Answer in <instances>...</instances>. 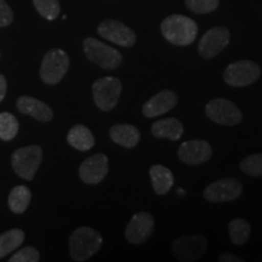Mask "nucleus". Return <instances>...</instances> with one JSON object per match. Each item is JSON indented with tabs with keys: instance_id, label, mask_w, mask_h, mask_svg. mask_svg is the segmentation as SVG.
Listing matches in <instances>:
<instances>
[{
	"instance_id": "nucleus-1",
	"label": "nucleus",
	"mask_w": 262,
	"mask_h": 262,
	"mask_svg": "<svg viewBox=\"0 0 262 262\" xmlns=\"http://www.w3.org/2000/svg\"><path fill=\"white\" fill-rule=\"evenodd\" d=\"M163 37L179 47H187L195 40L198 26L192 18L183 15H170L160 26Z\"/></svg>"
},
{
	"instance_id": "nucleus-2",
	"label": "nucleus",
	"mask_w": 262,
	"mask_h": 262,
	"mask_svg": "<svg viewBox=\"0 0 262 262\" xmlns=\"http://www.w3.org/2000/svg\"><path fill=\"white\" fill-rule=\"evenodd\" d=\"M102 242V235L94 228H77L70 237L71 257L78 262L86 261L100 250Z\"/></svg>"
},
{
	"instance_id": "nucleus-3",
	"label": "nucleus",
	"mask_w": 262,
	"mask_h": 262,
	"mask_svg": "<svg viewBox=\"0 0 262 262\" xmlns=\"http://www.w3.org/2000/svg\"><path fill=\"white\" fill-rule=\"evenodd\" d=\"M86 57L103 70H116L123 62L119 51L95 38H86L83 44Z\"/></svg>"
},
{
	"instance_id": "nucleus-4",
	"label": "nucleus",
	"mask_w": 262,
	"mask_h": 262,
	"mask_svg": "<svg viewBox=\"0 0 262 262\" xmlns=\"http://www.w3.org/2000/svg\"><path fill=\"white\" fill-rule=\"evenodd\" d=\"M70 70V57L61 49H52L45 54L40 66V78L44 83L55 85L63 79Z\"/></svg>"
},
{
	"instance_id": "nucleus-5",
	"label": "nucleus",
	"mask_w": 262,
	"mask_h": 262,
	"mask_svg": "<svg viewBox=\"0 0 262 262\" xmlns=\"http://www.w3.org/2000/svg\"><path fill=\"white\" fill-rule=\"evenodd\" d=\"M42 159V149L39 146H27L15 150L11 158L12 168L19 178L32 181Z\"/></svg>"
},
{
	"instance_id": "nucleus-6",
	"label": "nucleus",
	"mask_w": 262,
	"mask_h": 262,
	"mask_svg": "<svg viewBox=\"0 0 262 262\" xmlns=\"http://www.w3.org/2000/svg\"><path fill=\"white\" fill-rule=\"evenodd\" d=\"M122 93V81L114 77H103L93 84V95L96 106L110 112L117 106Z\"/></svg>"
},
{
	"instance_id": "nucleus-7",
	"label": "nucleus",
	"mask_w": 262,
	"mask_h": 262,
	"mask_svg": "<svg viewBox=\"0 0 262 262\" xmlns=\"http://www.w3.org/2000/svg\"><path fill=\"white\" fill-rule=\"evenodd\" d=\"M261 75V68L253 61L242 60L228 64L224 73L225 83L233 88H243L255 83Z\"/></svg>"
},
{
	"instance_id": "nucleus-8",
	"label": "nucleus",
	"mask_w": 262,
	"mask_h": 262,
	"mask_svg": "<svg viewBox=\"0 0 262 262\" xmlns=\"http://www.w3.org/2000/svg\"><path fill=\"white\" fill-rule=\"evenodd\" d=\"M205 113L211 122L226 126L237 125L243 119L239 108L226 98H214L209 101L205 106Z\"/></svg>"
},
{
	"instance_id": "nucleus-9",
	"label": "nucleus",
	"mask_w": 262,
	"mask_h": 262,
	"mask_svg": "<svg viewBox=\"0 0 262 262\" xmlns=\"http://www.w3.org/2000/svg\"><path fill=\"white\" fill-rule=\"evenodd\" d=\"M208 248V242L204 237L198 234L186 235L172 242L171 251L179 261L199 260Z\"/></svg>"
},
{
	"instance_id": "nucleus-10",
	"label": "nucleus",
	"mask_w": 262,
	"mask_h": 262,
	"mask_svg": "<svg viewBox=\"0 0 262 262\" xmlns=\"http://www.w3.org/2000/svg\"><path fill=\"white\" fill-rule=\"evenodd\" d=\"M243 191L241 181L235 179H221L206 186L204 189V198L209 202L224 203L232 202L239 198Z\"/></svg>"
},
{
	"instance_id": "nucleus-11",
	"label": "nucleus",
	"mask_w": 262,
	"mask_h": 262,
	"mask_svg": "<svg viewBox=\"0 0 262 262\" xmlns=\"http://www.w3.org/2000/svg\"><path fill=\"white\" fill-rule=\"evenodd\" d=\"M229 39H231V33L227 28L214 27L209 29L199 40V55L206 60L217 56L227 47Z\"/></svg>"
},
{
	"instance_id": "nucleus-12",
	"label": "nucleus",
	"mask_w": 262,
	"mask_h": 262,
	"mask_svg": "<svg viewBox=\"0 0 262 262\" xmlns=\"http://www.w3.org/2000/svg\"><path fill=\"white\" fill-rule=\"evenodd\" d=\"M155 231V217L147 211L137 212L131 217L125 229V238L131 244H142Z\"/></svg>"
},
{
	"instance_id": "nucleus-13",
	"label": "nucleus",
	"mask_w": 262,
	"mask_h": 262,
	"mask_svg": "<svg viewBox=\"0 0 262 262\" xmlns=\"http://www.w3.org/2000/svg\"><path fill=\"white\" fill-rule=\"evenodd\" d=\"M98 34L124 48H131L136 42L135 32L116 19H106L101 22V25L98 26Z\"/></svg>"
},
{
	"instance_id": "nucleus-14",
	"label": "nucleus",
	"mask_w": 262,
	"mask_h": 262,
	"mask_svg": "<svg viewBox=\"0 0 262 262\" xmlns=\"http://www.w3.org/2000/svg\"><path fill=\"white\" fill-rule=\"evenodd\" d=\"M110 166L108 158L103 153H97L89 157L81 163L79 168L80 180L88 185H97L106 178Z\"/></svg>"
},
{
	"instance_id": "nucleus-15",
	"label": "nucleus",
	"mask_w": 262,
	"mask_h": 262,
	"mask_svg": "<svg viewBox=\"0 0 262 262\" xmlns=\"http://www.w3.org/2000/svg\"><path fill=\"white\" fill-rule=\"evenodd\" d=\"M212 155L210 143L204 140H191L181 143L178 156L183 163L188 165H198L208 162Z\"/></svg>"
},
{
	"instance_id": "nucleus-16",
	"label": "nucleus",
	"mask_w": 262,
	"mask_h": 262,
	"mask_svg": "<svg viewBox=\"0 0 262 262\" xmlns=\"http://www.w3.org/2000/svg\"><path fill=\"white\" fill-rule=\"evenodd\" d=\"M178 95L171 90H163L143 104L142 113L146 118H155L171 111L178 103Z\"/></svg>"
},
{
	"instance_id": "nucleus-17",
	"label": "nucleus",
	"mask_w": 262,
	"mask_h": 262,
	"mask_svg": "<svg viewBox=\"0 0 262 262\" xmlns=\"http://www.w3.org/2000/svg\"><path fill=\"white\" fill-rule=\"evenodd\" d=\"M17 110L21 113L27 114L39 120V122L48 123L54 118V112L47 103L29 96H22L17 100Z\"/></svg>"
},
{
	"instance_id": "nucleus-18",
	"label": "nucleus",
	"mask_w": 262,
	"mask_h": 262,
	"mask_svg": "<svg viewBox=\"0 0 262 262\" xmlns=\"http://www.w3.org/2000/svg\"><path fill=\"white\" fill-rule=\"evenodd\" d=\"M110 137L117 145L134 148L140 141V131L131 124H116L111 127Z\"/></svg>"
},
{
	"instance_id": "nucleus-19",
	"label": "nucleus",
	"mask_w": 262,
	"mask_h": 262,
	"mask_svg": "<svg viewBox=\"0 0 262 262\" xmlns=\"http://www.w3.org/2000/svg\"><path fill=\"white\" fill-rule=\"evenodd\" d=\"M152 135L157 139H169L178 141L181 139L183 134V125L176 118H165L155 122L150 127Z\"/></svg>"
},
{
	"instance_id": "nucleus-20",
	"label": "nucleus",
	"mask_w": 262,
	"mask_h": 262,
	"mask_svg": "<svg viewBox=\"0 0 262 262\" xmlns=\"http://www.w3.org/2000/svg\"><path fill=\"white\" fill-rule=\"evenodd\" d=\"M67 141L73 148L81 150V152L89 150L95 146V137L93 133L81 124L72 127L67 135Z\"/></svg>"
},
{
	"instance_id": "nucleus-21",
	"label": "nucleus",
	"mask_w": 262,
	"mask_h": 262,
	"mask_svg": "<svg viewBox=\"0 0 262 262\" xmlns=\"http://www.w3.org/2000/svg\"><path fill=\"white\" fill-rule=\"evenodd\" d=\"M149 176L157 194H166L173 186V175L166 166L153 165L149 169Z\"/></svg>"
},
{
	"instance_id": "nucleus-22",
	"label": "nucleus",
	"mask_w": 262,
	"mask_h": 262,
	"mask_svg": "<svg viewBox=\"0 0 262 262\" xmlns=\"http://www.w3.org/2000/svg\"><path fill=\"white\" fill-rule=\"evenodd\" d=\"M31 191L26 186H16L9 194V208L15 214H22L27 210L31 203Z\"/></svg>"
},
{
	"instance_id": "nucleus-23",
	"label": "nucleus",
	"mask_w": 262,
	"mask_h": 262,
	"mask_svg": "<svg viewBox=\"0 0 262 262\" xmlns=\"http://www.w3.org/2000/svg\"><path fill=\"white\" fill-rule=\"evenodd\" d=\"M25 233L19 228L10 229L0 234V258L5 257L11 251L19 248V245L24 243Z\"/></svg>"
},
{
	"instance_id": "nucleus-24",
	"label": "nucleus",
	"mask_w": 262,
	"mask_h": 262,
	"mask_svg": "<svg viewBox=\"0 0 262 262\" xmlns=\"http://www.w3.org/2000/svg\"><path fill=\"white\" fill-rule=\"evenodd\" d=\"M228 231L232 243L235 245H243L248 242L251 228L248 221L243 219H234L229 222Z\"/></svg>"
},
{
	"instance_id": "nucleus-25",
	"label": "nucleus",
	"mask_w": 262,
	"mask_h": 262,
	"mask_svg": "<svg viewBox=\"0 0 262 262\" xmlns=\"http://www.w3.org/2000/svg\"><path fill=\"white\" fill-rule=\"evenodd\" d=\"M18 131V122L14 114L4 112L0 113V139L11 141L15 139Z\"/></svg>"
},
{
	"instance_id": "nucleus-26",
	"label": "nucleus",
	"mask_w": 262,
	"mask_h": 262,
	"mask_svg": "<svg viewBox=\"0 0 262 262\" xmlns=\"http://www.w3.org/2000/svg\"><path fill=\"white\" fill-rule=\"evenodd\" d=\"M33 4H34L39 15L49 19V21L57 18L60 15L61 8L58 0H33Z\"/></svg>"
},
{
	"instance_id": "nucleus-27",
	"label": "nucleus",
	"mask_w": 262,
	"mask_h": 262,
	"mask_svg": "<svg viewBox=\"0 0 262 262\" xmlns=\"http://www.w3.org/2000/svg\"><path fill=\"white\" fill-rule=\"evenodd\" d=\"M241 169L244 173L253 178L262 176V153L250 155L241 162Z\"/></svg>"
},
{
	"instance_id": "nucleus-28",
	"label": "nucleus",
	"mask_w": 262,
	"mask_h": 262,
	"mask_svg": "<svg viewBox=\"0 0 262 262\" xmlns=\"http://www.w3.org/2000/svg\"><path fill=\"white\" fill-rule=\"evenodd\" d=\"M220 5L219 0H186V6L194 14H209Z\"/></svg>"
},
{
	"instance_id": "nucleus-29",
	"label": "nucleus",
	"mask_w": 262,
	"mask_h": 262,
	"mask_svg": "<svg viewBox=\"0 0 262 262\" xmlns=\"http://www.w3.org/2000/svg\"><path fill=\"white\" fill-rule=\"evenodd\" d=\"M40 254L34 247H26L10 257V262H38Z\"/></svg>"
},
{
	"instance_id": "nucleus-30",
	"label": "nucleus",
	"mask_w": 262,
	"mask_h": 262,
	"mask_svg": "<svg viewBox=\"0 0 262 262\" xmlns=\"http://www.w3.org/2000/svg\"><path fill=\"white\" fill-rule=\"evenodd\" d=\"M14 21V12L5 0H0V27H6Z\"/></svg>"
},
{
	"instance_id": "nucleus-31",
	"label": "nucleus",
	"mask_w": 262,
	"mask_h": 262,
	"mask_svg": "<svg viewBox=\"0 0 262 262\" xmlns=\"http://www.w3.org/2000/svg\"><path fill=\"white\" fill-rule=\"evenodd\" d=\"M219 261L220 262H242V258L235 256L233 254H222L220 257H219Z\"/></svg>"
},
{
	"instance_id": "nucleus-32",
	"label": "nucleus",
	"mask_w": 262,
	"mask_h": 262,
	"mask_svg": "<svg viewBox=\"0 0 262 262\" xmlns=\"http://www.w3.org/2000/svg\"><path fill=\"white\" fill-rule=\"evenodd\" d=\"M6 79L3 74H0V102L4 100L5 95H6Z\"/></svg>"
},
{
	"instance_id": "nucleus-33",
	"label": "nucleus",
	"mask_w": 262,
	"mask_h": 262,
	"mask_svg": "<svg viewBox=\"0 0 262 262\" xmlns=\"http://www.w3.org/2000/svg\"><path fill=\"white\" fill-rule=\"evenodd\" d=\"M176 194H179V195H182V196H185L186 194H187V193H186L185 191H183L182 188H179L178 191H176Z\"/></svg>"
}]
</instances>
